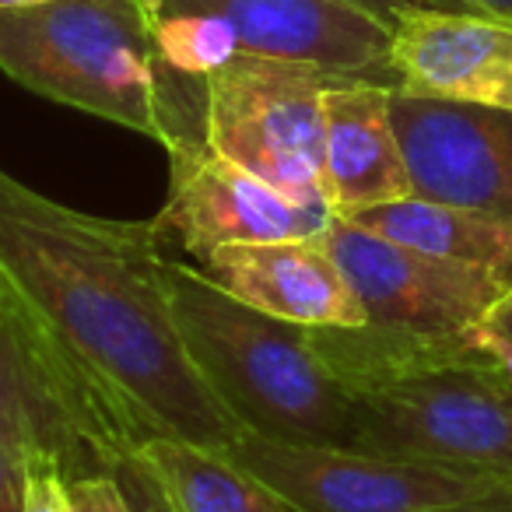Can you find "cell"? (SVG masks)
Instances as JSON below:
<instances>
[{
    "label": "cell",
    "mask_w": 512,
    "mask_h": 512,
    "mask_svg": "<svg viewBox=\"0 0 512 512\" xmlns=\"http://www.w3.org/2000/svg\"><path fill=\"white\" fill-rule=\"evenodd\" d=\"M165 274L155 221L85 214L0 169V302L113 463L151 439L225 453L246 435L186 355Z\"/></svg>",
    "instance_id": "cell-1"
},
{
    "label": "cell",
    "mask_w": 512,
    "mask_h": 512,
    "mask_svg": "<svg viewBox=\"0 0 512 512\" xmlns=\"http://www.w3.org/2000/svg\"><path fill=\"white\" fill-rule=\"evenodd\" d=\"M0 71L162 148L204 137V81L158 60L151 0H43L0 11Z\"/></svg>",
    "instance_id": "cell-2"
},
{
    "label": "cell",
    "mask_w": 512,
    "mask_h": 512,
    "mask_svg": "<svg viewBox=\"0 0 512 512\" xmlns=\"http://www.w3.org/2000/svg\"><path fill=\"white\" fill-rule=\"evenodd\" d=\"M165 278L186 355L246 432L351 446L355 397L320 362L309 327L246 306L200 267L169 260Z\"/></svg>",
    "instance_id": "cell-3"
},
{
    "label": "cell",
    "mask_w": 512,
    "mask_h": 512,
    "mask_svg": "<svg viewBox=\"0 0 512 512\" xmlns=\"http://www.w3.org/2000/svg\"><path fill=\"white\" fill-rule=\"evenodd\" d=\"M348 449L512 488V383L470 327L435 365L358 393Z\"/></svg>",
    "instance_id": "cell-4"
},
{
    "label": "cell",
    "mask_w": 512,
    "mask_h": 512,
    "mask_svg": "<svg viewBox=\"0 0 512 512\" xmlns=\"http://www.w3.org/2000/svg\"><path fill=\"white\" fill-rule=\"evenodd\" d=\"M344 74L271 57H232L204 78V141L299 204L323 186V95Z\"/></svg>",
    "instance_id": "cell-5"
},
{
    "label": "cell",
    "mask_w": 512,
    "mask_h": 512,
    "mask_svg": "<svg viewBox=\"0 0 512 512\" xmlns=\"http://www.w3.org/2000/svg\"><path fill=\"white\" fill-rule=\"evenodd\" d=\"M221 456L260 477L274 495L285 498L292 512H428L512 491L509 484L428 463L348 446L267 439L253 432Z\"/></svg>",
    "instance_id": "cell-6"
},
{
    "label": "cell",
    "mask_w": 512,
    "mask_h": 512,
    "mask_svg": "<svg viewBox=\"0 0 512 512\" xmlns=\"http://www.w3.org/2000/svg\"><path fill=\"white\" fill-rule=\"evenodd\" d=\"M320 239L362 302L365 323L376 327L460 334L477 327L509 288L498 274L383 239L337 214Z\"/></svg>",
    "instance_id": "cell-7"
},
{
    "label": "cell",
    "mask_w": 512,
    "mask_h": 512,
    "mask_svg": "<svg viewBox=\"0 0 512 512\" xmlns=\"http://www.w3.org/2000/svg\"><path fill=\"white\" fill-rule=\"evenodd\" d=\"M165 151L169 197L155 225L176 235L200 264L214 249L232 242L316 239L334 221L330 207L285 197L278 186L221 158L204 137H190Z\"/></svg>",
    "instance_id": "cell-8"
},
{
    "label": "cell",
    "mask_w": 512,
    "mask_h": 512,
    "mask_svg": "<svg viewBox=\"0 0 512 512\" xmlns=\"http://www.w3.org/2000/svg\"><path fill=\"white\" fill-rule=\"evenodd\" d=\"M151 11H204L228 29L235 57L313 64L397 92L393 25L351 0H151Z\"/></svg>",
    "instance_id": "cell-9"
},
{
    "label": "cell",
    "mask_w": 512,
    "mask_h": 512,
    "mask_svg": "<svg viewBox=\"0 0 512 512\" xmlns=\"http://www.w3.org/2000/svg\"><path fill=\"white\" fill-rule=\"evenodd\" d=\"M414 197L512 218V113L390 92Z\"/></svg>",
    "instance_id": "cell-10"
},
{
    "label": "cell",
    "mask_w": 512,
    "mask_h": 512,
    "mask_svg": "<svg viewBox=\"0 0 512 512\" xmlns=\"http://www.w3.org/2000/svg\"><path fill=\"white\" fill-rule=\"evenodd\" d=\"M397 92L512 113V18L477 11H404L393 22Z\"/></svg>",
    "instance_id": "cell-11"
},
{
    "label": "cell",
    "mask_w": 512,
    "mask_h": 512,
    "mask_svg": "<svg viewBox=\"0 0 512 512\" xmlns=\"http://www.w3.org/2000/svg\"><path fill=\"white\" fill-rule=\"evenodd\" d=\"M200 271L246 306L302 327H362L365 309L355 299L341 264L323 239L232 242L207 256Z\"/></svg>",
    "instance_id": "cell-12"
},
{
    "label": "cell",
    "mask_w": 512,
    "mask_h": 512,
    "mask_svg": "<svg viewBox=\"0 0 512 512\" xmlns=\"http://www.w3.org/2000/svg\"><path fill=\"white\" fill-rule=\"evenodd\" d=\"M0 442L25 463L50 460L67 481L109 470V449L74 407L25 327L0 302Z\"/></svg>",
    "instance_id": "cell-13"
},
{
    "label": "cell",
    "mask_w": 512,
    "mask_h": 512,
    "mask_svg": "<svg viewBox=\"0 0 512 512\" xmlns=\"http://www.w3.org/2000/svg\"><path fill=\"white\" fill-rule=\"evenodd\" d=\"M393 88L341 78L323 95V186L337 218L414 197L390 120Z\"/></svg>",
    "instance_id": "cell-14"
},
{
    "label": "cell",
    "mask_w": 512,
    "mask_h": 512,
    "mask_svg": "<svg viewBox=\"0 0 512 512\" xmlns=\"http://www.w3.org/2000/svg\"><path fill=\"white\" fill-rule=\"evenodd\" d=\"M348 221L383 235V239L421 249V253L481 267L512 285V218L439 204V200L425 197H407L393 200V204L365 207Z\"/></svg>",
    "instance_id": "cell-15"
},
{
    "label": "cell",
    "mask_w": 512,
    "mask_h": 512,
    "mask_svg": "<svg viewBox=\"0 0 512 512\" xmlns=\"http://www.w3.org/2000/svg\"><path fill=\"white\" fill-rule=\"evenodd\" d=\"M137 453L148 460L179 512H292L260 477L214 449L151 439Z\"/></svg>",
    "instance_id": "cell-16"
},
{
    "label": "cell",
    "mask_w": 512,
    "mask_h": 512,
    "mask_svg": "<svg viewBox=\"0 0 512 512\" xmlns=\"http://www.w3.org/2000/svg\"><path fill=\"white\" fill-rule=\"evenodd\" d=\"M109 474L116 477L123 498H127L130 512H179L172 505L169 491L162 488V481L155 477V470L148 467L141 453H127L109 467Z\"/></svg>",
    "instance_id": "cell-17"
},
{
    "label": "cell",
    "mask_w": 512,
    "mask_h": 512,
    "mask_svg": "<svg viewBox=\"0 0 512 512\" xmlns=\"http://www.w3.org/2000/svg\"><path fill=\"white\" fill-rule=\"evenodd\" d=\"M67 498L74 512H130L120 484L109 470H92L67 481Z\"/></svg>",
    "instance_id": "cell-18"
},
{
    "label": "cell",
    "mask_w": 512,
    "mask_h": 512,
    "mask_svg": "<svg viewBox=\"0 0 512 512\" xmlns=\"http://www.w3.org/2000/svg\"><path fill=\"white\" fill-rule=\"evenodd\" d=\"M22 512H74L67 498V474L50 460L29 463V488Z\"/></svg>",
    "instance_id": "cell-19"
},
{
    "label": "cell",
    "mask_w": 512,
    "mask_h": 512,
    "mask_svg": "<svg viewBox=\"0 0 512 512\" xmlns=\"http://www.w3.org/2000/svg\"><path fill=\"white\" fill-rule=\"evenodd\" d=\"M29 488V463L0 442V512H22Z\"/></svg>",
    "instance_id": "cell-20"
},
{
    "label": "cell",
    "mask_w": 512,
    "mask_h": 512,
    "mask_svg": "<svg viewBox=\"0 0 512 512\" xmlns=\"http://www.w3.org/2000/svg\"><path fill=\"white\" fill-rule=\"evenodd\" d=\"M351 4L372 11V15H379L390 25L397 22V15H404V11H474L470 4H463V0H351Z\"/></svg>",
    "instance_id": "cell-21"
},
{
    "label": "cell",
    "mask_w": 512,
    "mask_h": 512,
    "mask_svg": "<svg viewBox=\"0 0 512 512\" xmlns=\"http://www.w3.org/2000/svg\"><path fill=\"white\" fill-rule=\"evenodd\" d=\"M474 334H477V341H481L484 348H488V355L495 358L498 372H502V376L512 383V341H505V337H498V334H491V330H484L481 323L474 327Z\"/></svg>",
    "instance_id": "cell-22"
},
{
    "label": "cell",
    "mask_w": 512,
    "mask_h": 512,
    "mask_svg": "<svg viewBox=\"0 0 512 512\" xmlns=\"http://www.w3.org/2000/svg\"><path fill=\"white\" fill-rule=\"evenodd\" d=\"M481 327L491 330V334H498V337H505V341H512V285L505 288L502 299L488 309V316L481 320Z\"/></svg>",
    "instance_id": "cell-23"
},
{
    "label": "cell",
    "mask_w": 512,
    "mask_h": 512,
    "mask_svg": "<svg viewBox=\"0 0 512 512\" xmlns=\"http://www.w3.org/2000/svg\"><path fill=\"white\" fill-rule=\"evenodd\" d=\"M428 512H512V491H498V495L470 498V502L442 505V509H428Z\"/></svg>",
    "instance_id": "cell-24"
},
{
    "label": "cell",
    "mask_w": 512,
    "mask_h": 512,
    "mask_svg": "<svg viewBox=\"0 0 512 512\" xmlns=\"http://www.w3.org/2000/svg\"><path fill=\"white\" fill-rule=\"evenodd\" d=\"M477 15H498V18H512V0H463Z\"/></svg>",
    "instance_id": "cell-25"
},
{
    "label": "cell",
    "mask_w": 512,
    "mask_h": 512,
    "mask_svg": "<svg viewBox=\"0 0 512 512\" xmlns=\"http://www.w3.org/2000/svg\"><path fill=\"white\" fill-rule=\"evenodd\" d=\"M32 4H43V0H0V11H11V8H32Z\"/></svg>",
    "instance_id": "cell-26"
}]
</instances>
